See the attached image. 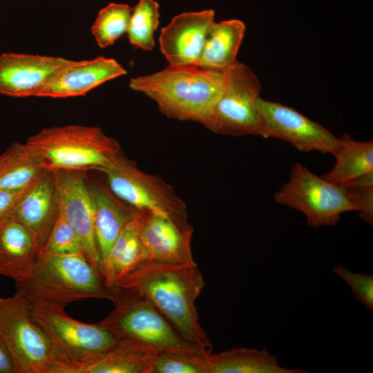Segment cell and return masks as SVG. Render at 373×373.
Instances as JSON below:
<instances>
[{
    "instance_id": "obj_19",
    "label": "cell",
    "mask_w": 373,
    "mask_h": 373,
    "mask_svg": "<svg viewBox=\"0 0 373 373\" xmlns=\"http://www.w3.org/2000/svg\"><path fill=\"white\" fill-rule=\"evenodd\" d=\"M141 212L140 211L124 227L102 262V276L108 289L149 262L140 237Z\"/></svg>"
},
{
    "instance_id": "obj_16",
    "label": "cell",
    "mask_w": 373,
    "mask_h": 373,
    "mask_svg": "<svg viewBox=\"0 0 373 373\" xmlns=\"http://www.w3.org/2000/svg\"><path fill=\"white\" fill-rule=\"evenodd\" d=\"M214 19L211 9L186 12L175 16L161 29L160 48L169 66H197Z\"/></svg>"
},
{
    "instance_id": "obj_31",
    "label": "cell",
    "mask_w": 373,
    "mask_h": 373,
    "mask_svg": "<svg viewBox=\"0 0 373 373\" xmlns=\"http://www.w3.org/2000/svg\"><path fill=\"white\" fill-rule=\"evenodd\" d=\"M341 186L347 199L355 207L356 211L359 213L360 218L372 226L373 186Z\"/></svg>"
},
{
    "instance_id": "obj_7",
    "label": "cell",
    "mask_w": 373,
    "mask_h": 373,
    "mask_svg": "<svg viewBox=\"0 0 373 373\" xmlns=\"http://www.w3.org/2000/svg\"><path fill=\"white\" fill-rule=\"evenodd\" d=\"M99 171L105 175L110 189L134 209L187 222L186 206L171 186L159 176L140 170L122 151L112 156Z\"/></svg>"
},
{
    "instance_id": "obj_5",
    "label": "cell",
    "mask_w": 373,
    "mask_h": 373,
    "mask_svg": "<svg viewBox=\"0 0 373 373\" xmlns=\"http://www.w3.org/2000/svg\"><path fill=\"white\" fill-rule=\"evenodd\" d=\"M30 314L50 345L52 360L47 373H74L79 366L118 344L101 321L82 323L69 316L64 308L30 303Z\"/></svg>"
},
{
    "instance_id": "obj_3",
    "label": "cell",
    "mask_w": 373,
    "mask_h": 373,
    "mask_svg": "<svg viewBox=\"0 0 373 373\" xmlns=\"http://www.w3.org/2000/svg\"><path fill=\"white\" fill-rule=\"evenodd\" d=\"M115 307L101 321L118 343L153 353H210L186 338L145 296L130 289L112 288Z\"/></svg>"
},
{
    "instance_id": "obj_2",
    "label": "cell",
    "mask_w": 373,
    "mask_h": 373,
    "mask_svg": "<svg viewBox=\"0 0 373 373\" xmlns=\"http://www.w3.org/2000/svg\"><path fill=\"white\" fill-rule=\"evenodd\" d=\"M225 82L226 71L169 65L158 72L131 78L129 88L153 100L167 117L207 127Z\"/></svg>"
},
{
    "instance_id": "obj_25",
    "label": "cell",
    "mask_w": 373,
    "mask_h": 373,
    "mask_svg": "<svg viewBox=\"0 0 373 373\" xmlns=\"http://www.w3.org/2000/svg\"><path fill=\"white\" fill-rule=\"evenodd\" d=\"M155 355L118 343L111 350L77 367L74 373H151Z\"/></svg>"
},
{
    "instance_id": "obj_4",
    "label": "cell",
    "mask_w": 373,
    "mask_h": 373,
    "mask_svg": "<svg viewBox=\"0 0 373 373\" xmlns=\"http://www.w3.org/2000/svg\"><path fill=\"white\" fill-rule=\"evenodd\" d=\"M30 303L65 308L88 298L111 300L101 275L83 254L38 256L29 276L16 283Z\"/></svg>"
},
{
    "instance_id": "obj_6",
    "label": "cell",
    "mask_w": 373,
    "mask_h": 373,
    "mask_svg": "<svg viewBox=\"0 0 373 373\" xmlns=\"http://www.w3.org/2000/svg\"><path fill=\"white\" fill-rule=\"evenodd\" d=\"M26 143L52 170L98 171L122 151L99 127L69 124L41 130Z\"/></svg>"
},
{
    "instance_id": "obj_20",
    "label": "cell",
    "mask_w": 373,
    "mask_h": 373,
    "mask_svg": "<svg viewBox=\"0 0 373 373\" xmlns=\"http://www.w3.org/2000/svg\"><path fill=\"white\" fill-rule=\"evenodd\" d=\"M39 253L28 231L18 221L11 219L0 224V275L15 283L30 275Z\"/></svg>"
},
{
    "instance_id": "obj_24",
    "label": "cell",
    "mask_w": 373,
    "mask_h": 373,
    "mask_svg": "<svg viewBox=\"0 0 373 373\" xmlns=\"http://www.w3.org/2000/svg\"><path fill=\"white\" fill-rule=\"evenodd\" d=\"M336 163L321 176L327 182L340 184L373 171V142H358L350 135L338 137V145L332 153Z\"/></svg>"
},
{
    "instance_id": "obj_10",
    "label": "cell",
    "mask_w": 373,
    "mask_h": 373,
    "mask_svg": "<svg viewBox=\"0 0 373 373\" xmlns=\"http://www.w3.org/2000/svg\"><path fill=\"white\" fill-rule=\"evenodd\" d=\"M274 200L302 212L314 228L335 226L341 215L355 211L341 186L326 181L296 163L289 180L275 193Z\"/></svg>"
},
{
    "instance_id": "obj_21",
    "label": "cell",
    "mask_w": 373,
    "mask_h": 373,
    "mask_svg": "<svg viewBox=\"0 0 373 373\" xmlns=\"http://www.w3.org/2000/svg\"><path fill=\"white\" fill-rule=\"evenodd\" d=\"M245 31L244 22L239 19L214 21L206 36L197 66L226 71L238 61L237 55Z\"/></svg>"
},
{
    "instance_id": "obj_28",
    "label": "cell",
    "mask_w": 373,
    "mask_h": 373,
    "mask_svg": "<svg viewBox=\"0 0 373 373\" xmlns=\"http://www.w3.org/2000/svg\"><path fill=\"white\" fill-rule=\"evenodd\" d=\"M209 354L160 352L153 359L151 373H208L207 357Z\"/></svg>"
},
{
    "instance_id": "obj_11",
    "label": "cell",
    "mask_w": 373,
    "mask_h": 373,
    "mask_svg": "<svg viewBox=\"0 0 373 373\" xmlns=\"http://www.w3.org/2000/svg\"><path fill=\"white\" fill-rule=\"evenodd\" d=\"M256 106L265 138L280 139L303 152L332 154L336 149L338 137L293 108L260 97Z\"/></svg>"
},
{
    "instance_id": "obj_1",
    "label": "cell",
    "mask_w": 373,
    "mask_h": 373,
    "mask_svg": "<svg viewBox=\"0 0 373 373\" xmlns=\"http://www.w3.org/2000/svg\"><path fill=\"white\" fill-rule=\"evenodd\" d=\"M204 285L198 264L149 262L124 278L113 288L130 289L140 293L186 338L211 352V341L200 324L195 305Z\"/></svg>"
},
{
    "instance_id": "obj_32",
    "label": "cell",
    "mask_w": 373,
    "mask_h": 373,
    "mask_svg": "<svg viewBox=\"0 0 373 373\" xmlns=\"http://www.w3.org/2000/svg\"><path fill=\"white\" fill-rule=\"evenodd\" d=\"M24 189L0 190V224L13 219L15 208Z\"/></svg>"
},
{
    "instance_id": "obj_23",
    "label": "cell",
    "mask_w": 373,
    "mask_h": 373,
    "mask_svg": "<svg viewBox=\"0 0 373 373\" xmlns=\"http://www.w3.org/2000/svg\"><path fill=\"white\" fill-rule=\"evenodd\" d=\"M45 169L43 159L26 142L15 141L0 154V190L22 189Z\"/></svg>"
},
{
    "instance_id": "obj_12",
    "label": "cell",
    "mask_w": 373,
    "mask_h": 373,
    "mask_svg": "<svg viewBox=\"0 0 373 373\" xmlns=\"http://www.w3.org/2000/svg\"><path fill=\"white\" fill-rule=\"evenodd\" d=\"M55 172L59 210L79 236L85 257L102 276L94 208L86 171L59 169Z\"/></svg>"
},
{
    "instance_id": "obj_15",
    "label": "cell",
    "mask_w": 373,
    "mask_h": 373,
    "mask_svg": "<svg viewBox=\"0 0 373 373\" xmlns=\"http://www.w3.org/2000/svg\"><path fill=\"white\" fill-rule=\"evenodd\" d=\"M75 61L60 57L6 52L0 55V94L36 96L48 79Z\"/></svg>"
},
{
    "instance_id": "obj_17",
    "label": "cell",
    "mask_w": 373,
    "mask_h": 373,
    "mask_svg": "<svg viewBox=\"0 0 373 373\" xmlns=\"http://www.w3.org/2000/svg\"><path fill=\"white\" fill-rule=\"evenodd\" d=\"M127 74L115 59L102 56L75 61L55 73L37 97L66 98L85 95L101 84Z\"/></svg>"
},
{
    "instance_id": "obj_14",
    "label": "cell",
    "mask_w": 373,
    "mask_h": 373,
    "mask_svg": "<svg viewBox=\"0 0 373 373\" xmlns=\"http://www.w3.org/2000/svg\"><path fill=\"white\" fill-rule=\"evenodd\" d=\"M59 214L55 172L47 168L25 187L13 216L32 236L39 255L45 247Z\"/></svg>"
},
{
    "instance_id": "obj_27",
    "label": "cell",
    "mask_w": 373,
    "mask_h": 373,
    "mask_svg": "<svg viewBox=\"0 0 373 373\" xmlns=\"http://www.w3.org/2000/svg\"><path fill=\"white\" fill-rule=\"evenodd\" d=\"M132 11L127 4L111 3L99 12L91 33L100 48L112 46L127 33Z\"/></svg>"
},
{
    "instance_id": "obj_30",
    "label": "cell",
    "mask_w": 373,
    "mask_h": 373,
    "mask_svg": "<svg viewBox=\"0 0 373 373\" xmlns=\"http://www.w3.org/2000/svg\"><path fill=\"white\" fill-rule=\"evenodd\" d=\"M333 271L347 283L358 302L373 310L372 274L352 272L343 265L334 267Z\"/></svg>"
},
{
    "instance_id": "obj_8",
    "label": "cell",
    "mask_w": 373,
    "mask_h": 373,
    "mask_svg": "<svg viewBox=\"0 0 373 373\" xmlns=\"http://www.w3.org/2000/svg\"><path fill=\"white\" fill-rule=\"evenodd\" d=\"M0 338L12 356L15 373H47L52 357L49 341L19 291L0 296Z\"/></svg>"
},
{
    "instance_id": "obj_29",
    "label": "cell",
    "mask_w": 373,
    "mask_h": 373,
    "mask_svg": "<svg viewBox=\"0 0 373 373\" xmlns=\"http://www.w3.org/2000/svg\"><path fill=\"white\" fill-rule=\"evenodd\" d=\"M74 254H84L82 242L73 227L59 210L58 218L41 254L64 255Z\"/></svg>"
},
{
    "instance_id": "obj_26",
    "label": "cell",
    "mask_w": 373,
    "mask_h": 373,
    "mask_svg": "<svg viewBox=\"0 0 373 373\" xmlns=\"http://www.w3.org/2000/svg\"><path fill=\"white\" fill-rule=\"evenodd\" d=\"M159 8L155 0H139L133 8L127 35L135 48L145 51L154 48V35L160 23Z\"/></svg>"
},
{
    "instance_id": "obj_13",
    "label": "cell",
    "mask_w": 373,
    "mask_h": 373,
    "mask_svg": "<svg viewBox=\"0 0 373 373\" xmlns=\"http://www.w3.org/2000/svg\"><path fill=\"white\" fill-rule=\"evenodd\" d=\"M193 227L157 212L142 211L140 237L149 262L194 265L191 250Z\"/></svg>"
},
{
    "instance_id": "obj_22",
    "label": "cell",
    "mask_w": 373,
    "mask_h": 373,
    "mask_svg": "<svg viewBox=\"0 0 373 373\" xmlns=\"http://www.w3.org/2000/svg\"><path fill=\"white\" fill-rule=\"evenodd\" d=\"M208 373H304L279 365L276 356L266 349L233 347L207 357Z\"/></svg>"
},
{
    "instance_id": "obj_18",
    "label": "cell",
    "mask_w": 373,
    "mask_h": 373,
    "mask_svg": "<svg viewBox=\"0 0 373 373\" xmlns=\"http://www.w3.org/2000/svg\"><path fill=\"white\" fill-rule=\"evenodd\" d=\"M93 200L95 234L102 262L124 227L140 211L119 198L99 180L88 179Z\"/></svg>"
},
{
    "instance_id": "obj_9",
    "label": "cell",
    "mask_w": 373,
    "mask_h": 373,
    "mask_svg": "<svg viewBox=\"0 0 373 373\" xmlns=\"http://www.w3.org/2000/svg\"><path fill=\"white\" fill-rule=\"evenodd\" d=\"M260 91L258 77L249 66L237 61L226 70L224 89L207 128L222 135H256L265 138L256 106Z\"/></svg>"
},
{
    "instance_id": "obj_33",
    "label": "cell",
    "mask_w": 373,
    "mask_h": 373,
    "mask_svg": "<svg viewBox=\"0 0 373 373\" xmlns=\"http://www.w3.org/2000/svg\"><path fill=\"white\" fill-rule=\"evenodd\" d=\"M0 373H15L12 356L4 343L0 338Z\"/></svg>"
}]
</instances>
